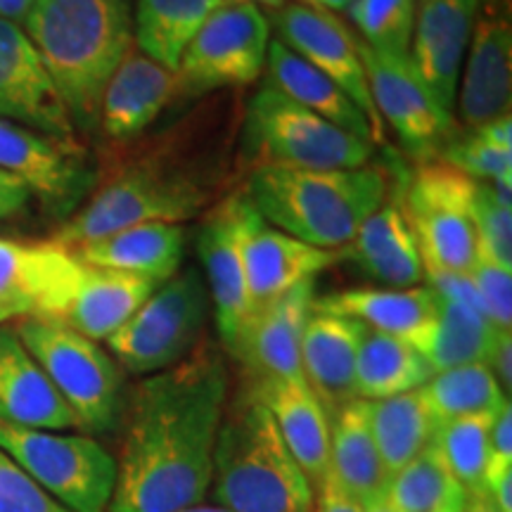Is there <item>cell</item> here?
<instances>
[{"instance_id": "6da1fadb", "label": "cell", "mask_w": 512, "mask_h": 512, "mask_svg": "<svg viewBox=\"0 0 512 512\" xmlns=\"http://www.w3.org/2000/svg\"><path fill=\"white\" fill-rule=\"evenodd\" d=\"M228 389L226 361L209 342L133 389L107 512H183L202 503Z\"/></svg>"}, {"instance_id": "7a4b0ae2", "label": "cell", "mask_w": 512, "mask_h": 512, "mask_svg": "<svg viewBox=\"0 0 512 512\" xmlns=\"http://www.w3.org/2000/svg\"><path fill=\"white\" fill-rule=\"evenodd\" d=\"M22 24L74 126L98 124L107 81L136 46L131 0H36Z\"/></svg>"}, {"instance_id": "3957f363", "label": "cell", "mask_w": 512, "mask_h": 512, "mask_svg": "<svg viewBox=\"0 0 512 512\" xmlns=\"http://www.w3.org/2000/svg\"><path fill=\"white\" fill-rule=\"evenodd\" d=\"M268 226L318 249H344L389 197L384 166L254 169L242 190Z\"/></svg>"}, {"instance_id": "277c9868", "label": "cell", "mask_w": 512, "mask_h": 512, "mask_svg": "<svg viewBox=\"0 0 512 512\" xmlns=\"http://www.w3.org/2000/svg\"><path fill=\"white\" fill-rule=\"evenodd\" d=\"M211 489L228 512H313L316 501L271 413L254 394L226 406Z\"/></svg>"}, {"instance_id": "5b68a950", "label": "cell", "mask_w": 512, "mask_h": 512, "mask_svg": "<svg viewBox=\"0 0 512 512\" xmlns=\"http://www.w3.org/2000/svg\"><path fill=\"white\" fill-rule=\"evenodd\" d=\"M214 178L166 155L114 166L88 202L62 223L53 245L76 249L138 223H181L200 216L214 200Z\"/></svg>"}, {"instance_id": "8992f818", "label": "cell", "mask_w": 512, "mask_h": 512, "mask_svg": "<svg viewBox=\"0 0 512 512\" xmlns=\"http://www.w3.org/2000/svg\"><path fill=\"white\" fill-rule=\"evenodd\" d=\"M12 328L72 408L81 430L105 434L119 425L124 377L110 351L53 318H17Z\"/></svg>"}, {"instance_id": "52a82bcc", "label": "cell", "mask_w": 512, "mask_h": 512, "mask_svg": "<svg viewBox=\"0 0 512 512\" xmlns=\"http://www.w3.org/2000/svg\"><path fill=\"white\" fill-rule=\"evenodd\" d=\"M245 145L254 169H361L373 159V143L266 83L247 105Z\"/></svg>"}, {"instance_id": "ba28073f", "label": "cell", "mask_w": 512, "mask_h": 512, "mask_svg": "<svg viewBox=\"0 0 512 512\" xmlns=\"http://www.w3.org/2000/svg\"><path fill=\"white\" fill-rule=\"evenodd\" d=\"M211 302L195 268L157 285L143 306L107 339V349L133 375H155L174 368L200 347Z\"/></svg>"}, {"instance_id": "9c48e42d", "label": "cell", "mask_w": 512, "mask_h": 512, "mask_svg": "<svg viewBox=\"0 0 512 512\" xmlns=\"http://www.w3.org/2000/svg\"><path fill=\"white\" fill-rule=\"evenodd\" d=\"M0 448L67 510L107 512L110 508L117 458L98 439L0 422Z\"/></svg>"}, {"instance_id": "30bf717a", "label": "cell", "mask_w": 512, "mask_h": 512, "mask_svg": "<svg viewBox=\"0 0 512 512\" xmlns=\"http://www.w3.org/2000/svg\"><path fill=\"white\" fill-rule=\"evenodd\" d=\"M475 185L477 181L441 159H425L413 174L403 207L425 271L470 273L477 264V230L472 216Z\"/></svg>"}, {"instance_id": "8fae6325", "label": "cell", "mask_w": 512, "mask_h": 512, "mask_svg": "<svg viewBox=\"0 0 512 512\" xmlns=\"http://www.w3.org/2000/svg\"><path fill=\"white\" fill-rule=\"evenodd\" d=\"M268 46L271 19L264 10L256 5H221L185 48L176 69L181 95L252 86L264 74Z\"/></svg>"}, {"instance_id": "7c38bea8", "label": "cell", "mask_w": 512, "mask_h": 512, "mask_svg": "<svg viewBox=\"0 0 512 512\" xmlns=\"http://www.w3.org/2000/svg\"><path fill=\"white\" fill-rule=\"evenodd\" d=\"M273 27L283 46L309 62L320 74L328 76L330 81H335L356 102L373 128L375 145H384L387 128L370 98L366 67L358 53V38L351 34L347 24L332 12L311 8L302 0H290L273 12Z\"/></svg>"}, {"instance_id": "4fadbf2b", "label": "cell", "mask_w": 512, "mask_h": 512, "mask_svg": "<svg viewBox=\"0 0 512 512\" xmlns=\"http://www.w3.org/2000/svg\"><path fill=\"white\" fill-rule=\"evenodd\" d=\"M358 53L366 67L370 98L384 128H392L403 147L415 157L434 159L456 136V119L446 114L415 74L408 57L377 53L358 38Z\"/></svg>"}, {"instance_id": "5bb4252c", "label": "cell", "mask_w": 512, "mask_h": 512, "mask_svg": "<svg viewBox=\"0 0 512 512\" xmlns=\"http://www.w3.org/2000/svg\"><path fill=\"white\" fill-rule=\"evenodd\" d=\"M512 24L508 0H479L470 43L460 69L456 124L477 131L510 114Z\"/></svg>"}, {"instance_id": "9a60e30c", "label": "cell", "mask_w": 512, "mask_h": 512, "mask_svg": "<svg viewBox=\"0 0 512 512\" xmlns=\"http://www.w3.org/2000/svg\"><path fill=\"white\" fill-rule=\"evenodd\" d=\"M238 223L254 311L275 302L304 280H316L320 271L337 264L344 256V249L330 252V249L311 247L283 230L268 226L242 192L238 195Z\"/></svg>"}, {"instance_id": "2e32d148", "label": "cell", "mask_w": 512, "mask_h": 512, "mask_svg": "<svg viewBox=\"0 0 512 512\" xmlns=\"http://www.w3.org/2000/svg\"><path fill=\"white\" fill-rule=\"evenodd\" d=\"M0 119L60 140H76V126L41 55L19 24L0 19Z\"/></svg>"}, {"instance_id": "e0dca14e", "label": "cell", "mask_w": 512, "mask_h": 512, "mask_svg": "<svg viewBox=\"0 0 512 512\" xmlns=\"http://www.w3.org/2000/svg\"><path fill=\"white\" fill-rule=\"evenodd\" d=\"M83 264L53 242L22 245L0 240V309L17 318L60 320L79 283Z\"/></svg>"}, {"instance_id": "ac0fdd59", "label": "cell", "mask_w": 512, "mask_h": 512, "mask_svg": "<svg viewBox=\"0 0 512 512\" xmlns=\"http://www.w3.org/2000/svg\"><path fill=\"white\" fill-rule=\"evenodd\" d=\"M0 169L27 185L55 211H67L88 190L86 157L76 140H60L0 119Z\"/></svg>"}, {"instance_id": "d6986e66", "label": "cell", "mask_w": 512, "mask_h": 512, "mask_svg": "<svg viewBox=\"0 0 512 512\" xmlns=\"http://www.w3.org/2000/svg\"><path fill=\"white\" fill-rule=\"evenodd\" d=\"M200 259L204 266L211 309L221 344L233 354L242 332L252 318V297H249L245 259H242L238 195L228 197L207 214L200 230Z\"/></svg>"}, {"instance_id": "ffe728a7", "label": "cell", "mask_w": 512, "mask_h": 512, "mask_svg": "<svg viewBox=\"0 0 512 512\" xmlns=\"http://www.w3.org/2000/svg\"><path fill=\"white\" fill-rule=\"evenodd\" d=\"M477 10L479 0H418L415 10L408 60L437 105L451 117Z\"/></svg>"}, {"instance_id": "44dd1931", "label": "cell", "mask_w": 512, "mask_h": 512, "mask_svg": "<svg viewBox=\"0 0 512 512\" xmlns=\"http://www.w3.org/2000/svg\"><path fill=\"white\" fill-rule=\"evenodd\" d=\"M313 287L316 280H304L249 318L233 356L240 358L259 382L304 380L302 337L316 299Z\"/></svg>"}, {"instance_id": "7402d4cb", "label": "cell", "mask_w": 512, "mask_h": 512, "mask_svg": "<svg viewBox=\"0 0 512 512\" xmlns=\"http://www.w3.org/2000/svg\"><path fill=\"white\" fill-rule=\"evenodd\" d=\"M178 95L181 83L176 72L133 46L107 81L98 124L107 138L128 143L155 124Z\"/></svg>"}, {"instance_id": "603a6c76", "label": "cell", "mask_w": 512, "mask_h": 512, "mask_svg": "<svg viewBox=\"0 0 512 512\" xmlns=\"http://www.w3.org/2000/svg\"><path fill=\"white\" fill-rule=\"evenodd\" d=\"M0 422L31 430H81L72 408L8 325H0Z\"/></svg>"}, {"instance_id": "cb8c5ba5", "label": "cell", "mask_w": 512, "mask_h": 512, "mask_svg": "<svg viewBox=\"0 0 512 512\" xmlns=\"http://www.w3.org/2000/svg\"><path fill=\"white\" fill-rule=\"evenodd\" d=\"M366 325L335 313L311 311L302 337V377L325 413L356 399V358Z\"/></svg>"}, {"instance_id": "d4e9b609", "label": "cell", "mask_w": 512, "mask_h": 512, "mask_svg": "<svg viewBox=\"0 0 512 512\" xmlns=\"http://www.w3.org/2000/svg\"><path fill=\"white\" fill-rule=\"evenodd\" d=\"M252 394L271 413L280 439L316 491L330 477V415L304 380L256 382Z\"/></svg>"}, {"instance_id": "484cf974", "label": "cell", "mask_w": 512, "mask_h": 512, "mask_svg": "<svg viewBox=\"0 0 512 512\" xmlns=\"http://www.w3.org/2000/svg\"><path fill=\"white\" fill-rule=\"evenodd\" d=\"M344 256L354 259V264L382 287L403 290L425 280L420 247L401 195L387 197L382 207L370 214L354 240L344 247Z\"/></svg>"}, {"instance_id": "4316f807", "label": "cell", "mask_w": 512, "mask_h": 512, "mask_svg": "<svg viewBox=\"0 0 512 512\" xmlns=\"http://www.w3.org/2000/svg\"><path fill=\"white\" fill-rule=\"evenodd\" d=\"M313 311L358 320L368 330L384 332L418 347L437 318V292L430 285L415 287H351L313 299Z\"/></svg>"}, {"instance_id": "83f0119b", "label": "cell", "mask_w": 512, "mask_h": 512, "mask_svg": "<svg viewBox=\"0 0 512 512\" xmlns=\"http://www.w3.org/2000/svg\"><path fill=\"white\" fill-rule=\"evenodd\" d=\"M157 285V280L140 275L83 264L60 323L93 342H107L143 306Z\"/></svg>"}, {"instance_id": "f1b7e54d", "label": "cell", "mask_w": 512, "mask_h": 512, "mask_svg": "<svg viewBox=\"0 0 512 512\" xmlns=\"http://www.w3.org/2000/svg\"><path fill=\"white\" fill-rule=\"evenodd\" d=\"M69 252L86 266L110 268L164 283L181 268L185 230L181 223H138Z\"/></svg>"}, {"instance_id": "f546056e", "label": "cell", "mask_w": 512, "mask_h": 512, "mask_svg": "<svg viewBox=\"0 0 512 512\" xmlns=\"http://www.w3.org/2000/svg\"><path fill=\"white\" fill-rule=\"evenodd\" d=\"M330 475L361 505L387 494L389 475L373 437L370 401L344 403L330 418Z\"/></svg>"}, {"instance_id": "4dcf8cb0", "label": "cell", "mask_w": 512, "mask_h": 512, "mask_svg": "<svg viewBox=\"0 0 512 512\" xmlns=\"http://www.w3.org/2000/svg\"><path fill=\"white\" fill-rule=\"evenodd\" d=\"M264 74L266 86L287 95L297 105L306 107L330 124L375 145L373 128H370L366 114L356 107V102L335 81H330L328 76L320 74L309 62H304L302 57L283 46L278 38L268 46Z\"/></svg>"}, {"instance_id": "1f68e13d", "label": "cell", "mask_w": 512, "mask_h": 512, "mask_svg": "<svg viewBox=\"0 0 512 512\" xmlns=\"http://www.w3.org/2000/svg\"><path fill=\"white\" fill-rule=\"evenodd\" d=\"M432 375L427 358L411 342L368 328L363 332L356 358V399L382 401L415 392Z\"/></svg>"}, {"instance_id": "d6a6232c", "label": "cell", "mask_w": 512, "mask_h": 512, "mask_svg": "<svg viewBox=\"0 0 512 512\" xmlns=\"http://www.w3.org/2000/svg\"><path fill=\"white\" fill-rule=\"evenodd\" d=\"M221 0H138L133 43L140 53L176 72L185 48Z\"/></svg>"}, {"instance_id": "836d02e7", "label": "cell", "mask_w": 512, "mask_h": 512, "mask_svg": "<svg viewBox=\"0 0 512 512\" xmlns=\"http://www.w3.org/2000/svg\"><path fill=\"white\" fill-rule=\"evenodd\" d=\"M498 328L482 311L437 294V318L418 344L434 373L470 363H489Z\"/></svg>"}, {"instance_id": "e575fe53", "label": "cell", "mask_w": 512, "mask_h": 512, "mask_svg": "<svg viewBox=\"0 0 512 512\" xmlns=\"http://www.w3.org/2000/svg\"><path fill=\"white\" fill-rule=\"evenodd\" d=\"M370 422H373L377 451L389 477L411 463L420 451H425L439 427L420 389L382 401H370Z\"/></svg>"}, {"instance_id": "d590c367", "label": "cell", "mask_w": 512, "mask_h": 512, "mask_svg": "<svg viewBox=\"0 0 512 512\" xmlns=\"http://www.w3.org/2000/svg\"><path fill=\"white\" fill-rule=\"evenodd\" d=\"M467 496L434 441L387 484V501L396 512H463Z\"/></svg>"}, {"instance_id": "8d00e7d4", "label": "cell", "mask_w": 512, "mask_h": 512, "mask_svg": "<svg viewBox=\"0 0 512 512\" xmlns=\"http://www.w3.org/2000/svg\"><path fill=\"white\" fill-rule=\"evenodd\" d=\"M420 392L439 425L467 415L496 413L510 399L486 363L439 370L422 384Z\"/></svg>"}, {"instance_id": "74e56055", "label": "cell", "mask_w": 512, "mask_h": 512, "mask_svg": "<svg viewBox=\"0 0 512 512\" xmlns=\"http://www.w3.org/2000/svg\"><path fill=\"white\" fill-rule=\"evenodd\" d=\"M498 413V411H496ZM496 413L467 415L441 422L434 444L444 456L448 470L470 496H484V472L489 463V432Z\"/></svg>"}, {"instance_id": "f35d334b", "label": "cell", "mask_w": 512, "mask_h": 512, "mask_svg": "<svg viewBox=\"0 0 512 512\" xmlns=\"http://www.w3.org/2000/svg\"><path fill=\"white\" fill-rule=\"evenodd\" d=\"M418 0H354L347 10L361 41L377 53L408 57Z\"/></svg>"}, {"instance_id": "ab89813d", "label": "cell", "mask_w": 512, "mask_h": 512, "mask_svg": "<svg viewBox=\"0 0 512 512\" xmlns=\"http://www.w3.org/2000/svg\"><path fill=\"white\" fill-rule=\"evenodd\" d=\"M472 216L477 230V261L512 268V202L501 200L489 183L477 181Z\"/></svg>"}, {"instance_id": "60d3db41", "label": "cell", "mask_w": 512, "mask_h": 512, "mask_svg": "<svg viewBox=\"0 0 512 512\" xmlns=\"http://www.w3.org/2000/svg\"><path fill=\"white\" fill-rule=\"evenodd\" d=\"M460 174L479 183H491L498 178H512V150L491 145L475 131H465L453 136L441 147L439 157Z\"/></svg>"}, {"instance_id": "b9f144b4", "label": "cell", "mask_w": 512, "mask_h": 512, "mask_svg": "<svg viewBox=\"0 0 512 512\" xmlns=\"http://www.w3.org/2000/svg\"><path fill=\"white\" fill-rule=\"evenodd\" d=\"M0 512H72L31 479L24 467L0 448Z\"/></svg>"}, {"instance_id": "7bdbcfd3", "label": "cell", "mask_w": 512, "mask_h": 512, "mask_svg": "<svg viewBox=\"0 0 512 512\" xmlns=\"http://www.w3.org/2000/svg\"><path fill=\"white\" fill-rule=\"evenodd\" d=\"M477 287L484 316L498 330L512 328V268H501L486 261H477L470 271Z\"/></svg>"}, {"instance_id": "ee69618b", "label": "cell", "mask_w": 512, "mask_h": 512, "mask_svg": "<svg viewBox=\"0 0 512 512\" xmlns=\"http://www.w3.org/2000/svg\"><path fill=\"white\" fill-rule=\"evenodd\" d=\"M486 465H512V406L510 399L498 408L489 432V463Z\"/></svg>"}, {"instance_id": "f6af8a7d", "label": "cell", "mask_w": 512, "mask_h": 512, "mask_svg": "<svg viewBox=\"0 0 512 512\" xmlns=\"http://www.w3.org/2000/svg\"><path fill=\"white\" fill-rule=\"evenodd\" d=\"M313 512H363V505L349 496L342 486L337 484L335 477H328L316 489V501H313Z\"/></svg>"}, {"instance_id": "bcb514c9", "label": "cell", "mask_w": 512, "mask_h": 512, "mask_svg": "<svg viewBox=\"0 0 512 512\" xmlns=\"http://www.w3.org/2000/svg\"><path fill=\"white\" fill-rule=\"evenodd\" d=\"M31 192L22 181L0 169V219H12L27 207Z\"/></svg>"}, {"instance_id": "7dc6e473", "label": "cell", "mask_w": 512, "mask_h": 512, "mask_svg": "<svg viewBox=\"0 0 512 512\" xmlns=\"http://www.w3.org/2000/svg\"><path fill=\"white\" fill-rule=\"evenodd\" d=\"M486 366L491 368V373L501 384V389L510 396V384H512V335L510 330H501L496 337L494 351H491L489 363Z\"/></svg>"}, {"instance_id": "c3c4849f", "label": "cell", "mask_w": 512, "mask_h": 512, "mask_svg": "<svg viewBox=\"0 0 512 512\" xmlns=\"http://www.w3.org/2000/svg\"><path fill=\"white\" fill-rule=\"evenodd\" d=\"M475 133H479L484 140H489L491 145L503 147V150H512V119L510 114H505L501 119L489 121L482 128H477Z\"/></svg>"}, {"instance_id": "681fc988", "label": "cell", "mask_w": 512, "mask_h": 512, "mask_svg": "<svg viewBox=\"0 0 512 512\" xmlns=\"http://www.w3.org/2000/svg\"><path fill=\"white\" fill-rule=\"evenodd\" d=\"M36 0H0V19H8L12 24L24 22Z\"/></svg>"}, {"instance_id": "f907efd6", "label": "cell", "mask_w": 512, "mask_h": 512, "mask_svg": "<svg viewBox=\"0 0 512 512\" xmlns=\"http://www.w3.org/2000/svg\"><path fill=\"white\" fill-rule=\"evenodd\" d=\"M302 3L311 5V8H318V10H325V12H332V15H337V12H347L354 0H302Z\"/></svg>"}, {"instance_id": "816d5d0a", "label": "cell", "mask_w": 512, "mask_h": 512, "mask_svg": "<svg viewBox=\"0 0 512 512\" xmlns=\"http://www.w3.org/2000/svg\"><path fill=\"white\" fill-rule=\"evenodd\" d=\"M463 512H496V508L489 503L486 496H467Z\"/></svg>"}, {"instance_id": "f5cc1de1", "label": "cell", "mask_w": 512, "mask_h": 512, "mask_svg": "<svg viewBox=\"0 0 512 512\" xmlns=\"http://www.w3.org/2000/svg\"><path fill=\"white\" fill-rule=\"evenodd\" d=\"M363 512H396V510H394V505L387 501V494H384L380 498H375V501L363 505Z\"/></svg>"}, {"instance_id": "db71d44e", "label": "cell", "mask_w": 512, "mask_h": 512, "mask_svg": "<svg viewBox=\"0 0 512 512\" xmlns=\"http://www.w3.org/2000/svg\"><path fill=\"white\" fill-rule=\"evenodd\" d=\"M287 3H290V0H254L256 8H268V10H273V12L280 10Z\"/></svg>"}, {"instance_id": "11a10c76", "label": "cell", "mask_w": 512, "mask_h": 512, "mask_svg": "<svg viewBox=\"0 0 512 512\" xmlns=\"http://www.w3.org/2000/svg\"><path fill=\"white\" fill-rule=\"evenodd\" d=\"M183 512H228V510L221 508V505H202V503H197V505H192V508H185Z\"/></svg>"}, {"instance_id": "9f6ffc18", "label": "cell", "mask_w": 512, "mask_h": 512, "mask_svg": "<svg viewBox=\"0 0 512 512\" xmlns=\"http://www.w3.org/2000/svg\"><path fill=\"white\" fill-rule=\"evenodd\" d=\"M8 320H15V316H12V313H10V311L0 309V325H3V323H8Z\"/></svg>"}]
</instances>
